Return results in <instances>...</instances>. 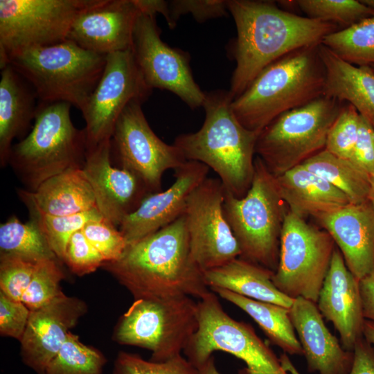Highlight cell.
<instances>
[{"mask_svg": "<svg viewBox=\"0 0 374 374\" xmlns=\"http://www.w3.org/2000/svg\"><path fill=\"white\" fill-rule=\"evenodd\" d=\"M226 3L237 30L232 47L236 65L229 90L233 100L269 64L295 50L320 44L326 36L341 29L287 11L272 1L229 0Z\"/></svg>", "mask_w": 374, "mask_h": 374, "instance_id": "1", "label": "cell"}, {"mask_svg": "<svg viewBox=\"0 0 374 374\" xmlns=\"http://www.w3.org/2000/svg\"><path fill=\"white\" fill-rule=\"evenodd\" d=\"M102 267L138 299L190 296L210 291L204 271L193 260L183 214L134 244Z\"/></svg>", "mask_w": 374, "mask_h": 374, "instance_id": "2", "label": "cell"}, {"mask_svg": "<svg viewBox=\"0 0 374 374\" xmlns=\"http://www.w3.org/2000/svg\"><path fill=\"white\" fill-rule=\"evenodd\" d=\"M232 101L229 91L206 93L202 126L195 132L179 135L173 144L186 161L202 163L215 171L224 190L240 198L247 194L253 180L260 134L239 122Z\"/></svg>", "mask_w": 374, "mask_h": 374, "instance_id": "3", "label": "cell"}, {"mask_svg": "<svg viewBox=\"0 0 374 374\" xmlns=\"http://www.w3.org/2000/svg\"><path fill=\"white\" fill-rule=\"evenodd\" d=\"M319 46L301 48L269 64L233 100L234 115L244 127L260 134L281 114L323 96L326 71Z\"/></svg>", "mask_w": 374, "mask_h": 374, "instance_id": "4", "label": "cell"}, {"mask_svg": "<svg viewBox=\"0 0 374 374\" xmlns=\"http://www.w3.org/2000/svg\"><path fill=\"white\" fill-rule=\"evenodd\" d=\"M71 106L65 102H39L30 132L12 145L8 163L26 190H35L46 179L69 169H82L86 134L73 125Z\"/></svg>", "mask_w": 374, "mask_h": 374, "instance_id": "5", "label": "cell"}, {"mask_svg": "<svg viewBox=\"0 0 374 374\" xmlns=\"http://www.w3.org/2000/svg\"><path fill=\"white\" fill-rule=\"evenodd\" d=\"M106 58L66 39L17 53L7 65L31 85L39 102H65L82 112L101 78Z\"/></svg>", "mask_w": 374, "mask_h": 374, "instance_id": "6", "label": "cell"}, {"mask_svg": "<svg viewBox=\"0 0 374 374\" xmlns=\"http://www.w3.org/2000/svg\"><path fill=\"white\" fill-rule=\"evenodd\" d=\"M251 186L243 197L226 190L223 211L238 242L239 258L275 271L280 239L287 213L274 176L255 158Z\"/></svg>", "mask_w": 374, "mask_h": 374, "instance_id": "7", "label": "cell"}, {"mask_svg": "<svg viewBox=\"0 0 374 374\" xmlns=\"http://www.w3.org/2000/svg\"><path fill=\"white\" fill-rule=\"evenodd\" d=\"M199 327L198 306L192 297L138 299L120 317L113 340L150 350V360L181 355Z\"/></svg>", "mask_w": 374, "mask_h": 374, "instance_id": "8", "label": "cell"}, {"mask_svg": "<svg viewBox=\"0 0 374 374\" xmlns=\"http://www.w3.org/2000/svg\"><path fill=\"white\" fill-rule=\"evenodd\" d=\"M343 106L326 96L287 111L258 135L256 154L274 177L325 149L328 131Z\"/></svg>", "mask_w": 374, "mask_h": 374, "instance_id": "9", "label": "cell"}, {"mask_svg": "<svg viewBox=\"0 0 374 374\" xmlns=\"http://www.w3.org/2000/svg\"><path fill=\"white\" fill-rule=\"evenodd\" d=\"M199 327L184 348L187 359L197 368L215 351L229 353L244 362L239 374H290L253 327L230 317L217 295L210 291L198 299Z\"/></svg>", "mask_w": 374, "mask_h": 374, "instance_id": "10", "label": "cell"}, {"mask_svg": "<svg viewBox=\"0 0 374 374\" xmlns=\"http://www.w3.org/2000/svg\"><path fill=\"white\" fill-rule=\"evenodd\" d=\"M335 249V241L326 231L287 210L274 284L293 299L303 297L317 303Z\"/></svg>", "mask_w": 374, "mask_h": 374, "instance_id": "11", "label": "cell"}, {"mask_svg": "<svg viewBox=\"0 0 374 374\" xmlns=\"http://www.w3.org/2000/svg\"><path fill=\"white\" fill-rule=\"evenodd\" d=\"M91 0H0V69L21 51L67 39Z\"/></svg>", "mask_w": 374, "mask_h": 374, "instance_id": "12", "label": "cell"}, {"mask_svg": "<svg viewBox=\"0 0 374 374\" xmlns=\"http://www.w3.org/2000/svg\"><path fill=\"white\" fill-rule=\"evenodd\" d=\"M130 103L118 118L110 139L111 155L139 177L152 193L161 191L163 173L187 161L180 150L160 139L151 129L141 108Z\"/></svg>", "mask_w": 374, "mask_h": 374, "instance_id": "13", "label": "cell"}, {"mask_svg": "<svg viewBox=\"0 0 374 374\" xmlns=\"http://www.w3.org/2000/svg\"><path fill=\"white\" fill-rule=\"evenodd\" d=\"M132 50L107 55L100 81L81 112L85 121L87 148L110 140L116 123L134 100L143 103L152 93Z\"/></svg>", "mask_w": 374, "mask_h": 374, "instance_id": "14", "label": "cell"}, {"mask_svg": "<svg viewBox=\"0 0 374 374\" xmlns=\"http://www.w3.org/2000/svg\"><path fill=\"white\" fill-rule=\"evenodd\" d=\"M224 192L219 179L207 177L191 193L184 213L190 254L204 273L240 255L224 213Z\"/></svg>", "mask_w": 374, "mask_h": 374, "instance_id": "15", "label": "cell"}, {"mask_svg": "<svg viewBox=\"0 0 374 374\" xmlns=\"http://www.w3.org/2000/svg\"><path fill=\"white\" fill-rule=\"evenodd\" d=\"M156 15L141 12L137 17L132 51L147 84L166 89L190 109L202 107L206 93L195 82L185 52L172 48L161 38Z\"/></svg>", "mask_w": 374, "mask_h": 374, "instance_id": "16", "label": "cell"}, {"mask_svg": "<svg viewBox=\"0 0 374 374\" xmlns=\"http://www.w3.org/2000/svg\"><path fill=\"white\" fill-rule=\"evenodd\" d=\"M82 170L93 189L98 210L116 227L152 193L134 174L112 166L110 140L87 148Z\"/></svg>", "mask_w": 374, "mask_h": 374, "instance_id": "17", "label": "cell"}, {"mask_svg": "<svg viewBox=\"0 0 374 374\" xmlns=\"http://www.w3.org/2000/svg\"><path fill=\"white\" fill-rule=\"evenodd\" d=\"M87 312L86 303L62 292L47 304L30 310L28 322L20 341V355L25 365L37 374H45L71 329Z\"/></svg>", "mask_w": 374, "mask_h": 374, "instance_id": "18", "label": "cell"}, {"mask_svg": "<svg viewBox=\"0 0 374 374\" xmlns=\"http://www.w3.org/2000/svg\"><path fill=\"white\" fill-rule=\"evenodd\" d=\"M139 14L134 0H91L75 18L67 39L102 55L132 50Z\"/></svg>", "mask_w": 374, "mask_h": 374, "instance_id": "19", "label": "cell"}, {"mask_svg": "<svg viewBox=\"0 0 374 374\" xmlns=\"http://www.w3.org/2000/svg\"><path fill=\"white\" fill-rule=\"evenodd\" d=\"M209 168L187 161L175 170V181L166 190L150 193L120 224L127 244L131 245L168 225L184 213L191 193L205 179Z\"/></svg>", "mask_w": 374, "mask_h": 374, "instance_id": "20", "label": "cell"}, {"mask_svg": "<svg viewBox=\"0 0 374 374\" xmlns=\"http://www.w3.org/2000/svg\"><path fill=\"white\" fill-rule=\"evenodd\" d=\"M359 280L348 269L339 249H335L320 291L317 307L339 332L343 348L353 351L363 338V314Z\"/></svg>", "mask_w": 374, "mask_h": 374, "instance_id": "21", "label": "cell"}, {"mask_svg": "<svg viewBox=\"0 0 374 374\" xmlns=\"http://www.w3.org/2000/svg\"><path fill=\"white\" fill-rule=\"evenodd\" d=\"M316 219L332 238L355 278L359 280L374 271V206L369 200Z\"/></svg>", "mask_w": 374, "mask_h": 374, "instance_id": "22", "label": "cell"}, {"mask_svg": "<svg viewBox=\"0 0 374 374\" xmlns=\"http://www.w3.org/2000/svg\"><path fill=\"white\" fill-rule=\"evenodd\" d=\"M309 372L319 374H349L353 352L345 350L326 327L317 303L298 297L290 308Z\"/></svg>", "mask_w": 374, "mask_h": 374, "instance_id": "23", "label": "cell"}, {"mask_svg": "<svg viewBox=\"0 0 374 374\" xmlns=\"http://www.w3.org/2000/svg\"><path fill=\"white\" fill-rule=\"evenodd\" d=\"M18 193L29 212L42 215L64 216L97 208L82 168L69 169L46 179L34 191L19 190Z\"/></svg>", "mask_w": 374, "mask_h": 374, "instance_id": "24", "label": "cell"}, {"mask_svg": "<svg viewBox=\"0 0 374 374\" xmlns=\"http://www.w3.org/2000/svg\"><path fill=\"white\" fill-rule=\"evenodd\" d=\"M274 179L288 210L303 219L316 218L351 204L344 193L302 164Z\"/></svg>", "mask_w": 374, "mask_h": 374, "instance_id": "25", "label": "cell"}, {"mask_svg": "<svg viewBox=\"0 0 374 374\" xmlns=\"http://www.w3.org/2000/svg\"><path fill=\"white\" fill-rule=\"evenodd\" d=\"M37 94L31 85L10 64L1 69L0 163L8 162L12 141L21 138L35 120Z\"/></svg>", "mask_w": 374, "mask_h": 374, "instance_id": "26", "label": "cell"}, {"mask_svg": "<svg viewBox=\"0 0 374 374\" xmlns=\"http://www.w3.org/2000/svg\"><path fill=\"white\" fill-rule=\"evenodd\" d=\"M319 52L326 71L323 96L352 105L374 127V72L345 61L322 44Z\"/></svg>", "mask_w": 374, "mask_h": 374, "instance_id": "27", "label": "cell"}, {"mask_svg": "<svg viewBox=\"0 0 374 374\" xmlns=\"http://www.w3.org/2000/svg\"><path fill=\"white\" fill-rule=\"evenodd\" d=\"M274 271L240 258L204 272L209 289L222 288L258 301L290 309L294 299L274 284Z\"/></svg>", "mask_w": 374, "mask_h": 374, "instance_id": "28", "label": "cell"}, {"mask_svg": "<svg viewBox=\"0 0 374 374\" xmlns=\"http://www.w3.org/2000/svg\"><path fill=\"white\" fill-rule=\"evenodd\" d=\"M210 290L245 312L259 326L270 341L280 347L285 353L303 355L290 319V309L251 299L222 288Z\"/></svg>", "mask_w": 374, "mask_h": 374, "instance_id": "29", "label": "cell"}, {"mask_svg": "<svg viewBox=\"0 0 374 374\" xmlns=\"http://www.w3.org/2000/svg\"><path fill=\"white\" fill-rule=\"evenodd\" d=\"M301 164L344 193L351 204L368 200L371 177L350 159L337 157L324 149Z\"/></svg>", "mask_w": 374, "mask_h": 374, "instance_id": "30", "label": "cell"}, {"mask_svg": "<svg viewBox=\"0 0 374 374\" xmlns=\"http://www.w3.org/2000/svg\"><path fill=\"white\" fill-rule=\"evenodd\" d=\"M1 255L17 256L35 263L57 258L37 222L30 219L22 223L15 216L1 224Z\"/></svg>", "mask_w": 374, "mask_h": 374, "instance_id": "31", "label": "cell"}, {"mask_svg": "<svg viewBox=\"0 0 374 374\" xmlns=\"http://www.w3.org/2000/svg\"><path fill=\"white\" fill-rule=\"evenodd\" d=\"M321 44L352 64L374 65V15L329 34Z\"/></svg>", "mask_w": 374, "mask_h": 374, "instance_id": "32", "label": "cell"}, {"mask_svg": "<svg viewBox=\"0 0 374 374\" xmlns=\"http://www.w3.org/2000/svg\"><path fill=\"white\" fill-rule=\"evenodd\" d=\"M106 363L99 350L84 344L78 335L69 332L45 374H103Z\"/></svg>", "mask_w": 374, "mask_h": 374, "instance_id": "33", "label": "cell"}, {"mask_svg": "<svg viewBox=\"0 0 374 374\" xmlns=\"http://www.w3.org/2000/svg\"><path fill=\"white\" fill-rule=\"evenodd\" d=\"M294 4L307 17L330 22L341 29L374 15V10L357 0H297Z\"/></svg>", "mask_w": 374, "mask_h": 374, "instance_id": "34", "label": "cell"}, {"mask_svg": "<svg viewBox=\"0 0 374 374\" xmlns=\"http://www.w3.org/2000/svg\"><path fill=\"white\" fill-rule=\"evenodd\" d=\"M44 234L51 249L60 260H64L69 240L91 220L103 217L97 208L84 212L64 215L51 216L30 212Z\"/></svg>", "mask_w": 374, "mask_h": 374, "instance_id": "35", "label": "cell"}, {"mask_svg": "<svg viewBox=\"0 0 374 374\" xmlns=\"http://www.w3.org/2000/svg\"><path fill=\"white\" fill-rule=\"evenodd\" d=\"M58 260L48 259L37 262L31 281L21 299L30 310L41 308L62 292L60 282L64 274Z\"/></svg>", "mask_w": 374, "mask_h": 374, "instance_id": "36", "label": "cell"}, {"mask_svg": "<svg viewBox=\"0 0 374 374\" xmlns=\"http://www.w3.org/2000/svg\"><path fill=\"white\" fill-rule=\"evenodd\" d=\"M112 374H199V371L181 354L157 362L121 351L114 361Z\"/></svg>", "mask_w": 374, "mask_h": 374, "instance_id": "37", "label": "cell"}, {"mask_svg": "<svg viewBox=\"0 0 374 374\" xmlns=\"http://www.w3.org/2000/svg\"><path fill=\"white\" fill-rule=\"evenodd\" d=\"M359 118L354 106L344 103L328 131L325 149L337 157L350 159L357 139Z\"/></svg>", "mask_w": 374, "mask_h": 374, "instance_id": "38", "label": "cell"}, {"mask_svg": "<svg viewBox=\"0 0 374 374\" xmlns=\"http://www.w3.org/2000/svg\"><path fill=\"white\" fill-rule=\"evenodd\" d=\"M82 231L105 262L118 260L127 248L126 240L121 231L104 217L89 221Z\"/></svg>", "mask_w": 374, "mask_h": 374, "instance_id": "39", "label": "cell"}, {"mask_svg": "<svg viewBox=\"0 0 374 374\" xmlns=\"http://www.w3.org/2000/svg\"><path fill=\"white\" fill-rule=\"evenodd\" d=\"M37 263L13 256H0V292L21 301Z\"/></svg>", "mask_w": 374, "mask_h": 374, "instance_id": "40", "label": "cell"}, {"mask_svg": "<svg viewBox=\"0 0 374 374\" xmlns=\"http://www.w3.org/2000/svg\"><path fill=\"white\" fill-rule=\"evenodd\" d=\"M63 262L73 273L82 276L95 271L105 261L80 230L69 240Z\"/></svg>", "mask_w": 374, "mask_h": 374, "instance_id": "41", "label": "cell"}, {"mask_svg": "<svg viewBox=\"0 0 374 374\" xmlns=\"http://www.w3.org/2000/svg\"><path fill=\"white\" fill-rule=\"evenodd\" d=\"M169 16L167 23L170 28L176 26L177 21L184 15L191 13L198 21L224 16L227 14L226 1L222 0H174L168 1Z\"/></svg>", "mask_w": 374, "mask_h": 374, "instance_id": "42", "label": "cell"}, {"mask_svg": "<svg viewBox=\"0 0 374 374\" xmlns=\"http://www.w3.org/2000/svg\"><path fill=\"white\" fill-rule=\"evenodd\" d=\"M30 310L20 301L14 300L0 292V334L21 340Z\"/></svg>", "mask_w": 374, "mask_h": 374, "instance_id": "43", "label": "cell"}, {"mask_svg": "<svg viewBox=\"0 0 374 374\" xmlns=\"http://www.w3.org/2000/svg\"><path fill=\"white\" fill-rule=\"evenodd\" d=\"M350 160L371 177L374 173V127L360 115L357 139Z\"/></svg>", "mask_w": 374, "mask_h": 374, "instance_id": "44", "label": "cell"}, {"mask_svg": "<svg viewBox=\"0 0 374 374\" xmlns=\"http://www.w3.org/2000/svg\"><path fill=\"white\" fill-rule=\"evenodd\" d=\"M371 345L364 337L357 341L349 374H374V348Z\"/></svg>", "mask_w": 374, "mask_h": 374, "instance_id": "45", "label": "cell"}, {"mask_svg": "<svg viewBox=\"0 0 374 374\" xmlns=\"http://www.w3.org/2000/svg\"><path fill=\"white\" fill-rule=\"evenodd\" d=\"M359 284L364 317L374 322V271L359 280Z\"/></svg>", "mask_w": 374, "mask_h": 374, "instance_id": "46", "label": "cell"}, {"mask_svg": "<svg viewBox=\"0 0 374 374\" xmlns=\"http://www.w3.org/2000/svg\"><path fill=\"white\" fill-rule=\"evenodd\" d=\"M198 370L199 374H220L216 367L213 356H211Z\"/></svg>", "mask_w": 374, "mask_h": 374, "instance_id": "47", "label": "cell"}, {"mask_svg": "<svg viewBox=\"0 0 374 374\" xmlns=\"http://www.w3.org/2000/svg\"><path fill=\"white\" fill-rule=\"evenodd\" d=\"M363 337L371 344L374 345V322L365 319L363 328Z\"/></svg>", "mask_w": 374, "mask_h": 374, "instance_id": "48", "label": "cell"}, {"mask_svg": "<svg viewBox=\"0 0 374 374\" xmlns=\"http://www.w3.org/2000/svg\"><path fill=\"white\" fill-rule=\"evenodd\" d=\"M279 359L285 371L290 374H300L297 369L294 366L286 353L282 354Z\"/></svg>", "mask_w": 374, "mask_h": 374, "instance_id": "49", "label": "cell"}, {"mask_svg": "<svg viewBox=\"0 0 374 374\" xmlns=\"http://www.w3.org/2000/svg\"><path fill=\"white\" fill-rule=\"evenodd\" d=\"M368 200L374 206V173L371 177V190L369 194Z\"/></svg>", "mask_w": 374, "mask_h": 374, "instance_id": "50", "label": "cell"}, {"mask_svg": "<svg viewBox=\"0 0 374 374\" xmlns=\"http://www.w3.org/2000/svg\"><path fill=\"white\" fill-rule=\"evenodd\" d=\"M366 6L374 10V0H360Z\"/></svg>", "mask_w": 374, "mask_h": 374, "instance_id": "51", "label": "cell"}, {"mask_svg": "<svg viewBox=\"0 0 374 374\" xmlns=\"http://www.w3.org/2000/svg\"><path fill=\"white\" fill-rule=\"evenodd\" d=\"M371 70L374 72V65L369 66Z\"/></svg>", "mask_w": 374, "mask_h": 374, "instance_id": "52", "label": "cell"}]
</instances>
